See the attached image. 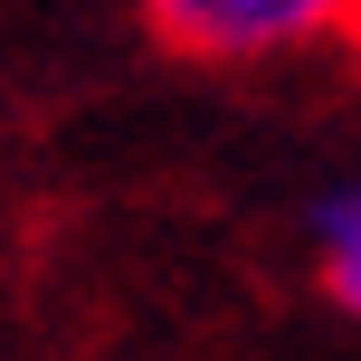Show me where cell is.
<instances>
[{
	"label": "cell",
	"instance_id": "1",
	"mask_svg": "<svg viewBox=\"0 0 361 361\" xmlns=\"http://www.w3.org/2000/svg\"><path fill=\"white\" fill-rule=\"evenodd\" d=\"M143 29L200 67H276L324 38H352V0H133Z\"/></svg>",
	"mask_w": 361,
	"mask_h": 361
},
{
	"label": "cell",
	"instance_id": "2",
	"mask_svg": "<svg viewBox=\"0 0 361 361\" xmlns=\"http://www.w3.org/2000/svg\"><path fill=\"white\" fill-rule=\"evenodd\" d=\"M314 276H324V295L361 324V180L314 200Z\"/></svg>",
	"mask_w": 361,
	"mask_h": 361
},
{
	"label": "cell",
	"instance_id": "3",
	"mask_svg": "<svg viewBox=\"0 0 361 361\" xmlns=\"http://www.w3.org/2000/svg\"><path fill=\"white\" fill-rule=\"evenodd\" d=\"M352 48H361V0H352Z\"/></svg>",
	"mask_w": 361,
	"mask_h": 361
}]
</instances>
